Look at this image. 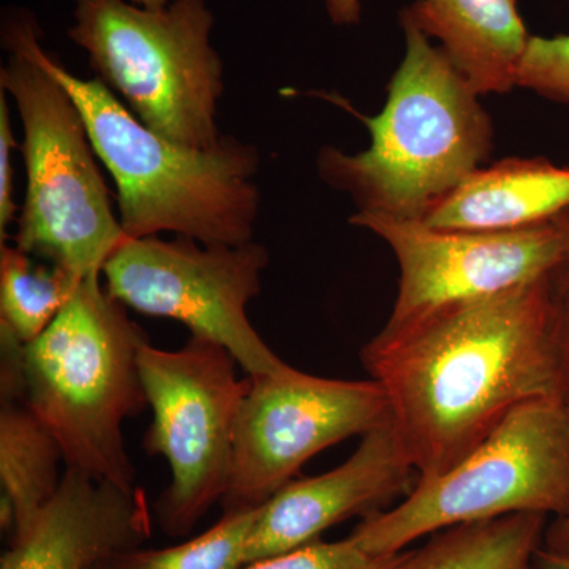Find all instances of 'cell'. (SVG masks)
Instances as JSON below:
<instances>
[{"label": "cell", "mask_w": 569, "mask_h": 569, "mask_svg": "<svg viewBox=\"0 0 569 569\" xmlns=\"http://www.w3.org/2000/svg\"><path fill=\"white\" fill-rule=\"evenodd\" d=\"M406 58L389 82L376 118H362L369 149L325 148L321 179L350 194L358 212L422 219L479 170L492 149V122L479 93L440 48L410 21Z\"/></svg>", "instance_id": "3957f363"}, {"label": "cell", "mask_w": 569, "mask_h": 569, "mask_svg": "<svg viewBox=\"0 0 569 569\" xmlns=\"http://www.w3.org/2000/svg\"><path fill=\"white\" fill-rule=\"evenodd\" d=\"M0 526L22 537L61 486L62 449L24 400L0 399ZM10 541V542H11Z\"/></svg>", "instance_id": "2e32d148"}, {"label": "cell", "mask_w": 569, "mask_h": 569, "mask_svg": "<svg viewBox=\"0 0 569 569\" xmlns=\"http://www.w3.org/2000/svg\"><path fill=\"white\" fill-rule=\"evenodd\" d=\"M561 277H563L567 282H569V257L567 263H565L563 268L560 269Z\"/></svg>", "instance_id": "83f0119b"}, {"label": "cell", "mask_w": 569, "mask_h": 569, "mask_svg": "<svg viewBox=\"0 0 569 569\" xmlns=\"http://www.w3.org/2000/svg\"><path fill=\"white\" fill-rule=\"evenodd\" d=\"M567 408L569 413V396L567 399ZM542 548L550 552L565 553L569 556V512L568 515L556 518L549 523L545 533V542Z\"/></svg>", "instance_id": "603a6c76"}, {"label": "cell", "mask_w": 569, "mask_h": 569, "mask_svg": "<svg viewBox=\"0 0 569 569\" xmlns=\"http://www.w3.org/2000/svg\"><path fill=\"white\" fill-rule=\"evenodd\" d=\"M20 148L14 141L9 100L0 89V246L9 238L11 223L18 220V206L14 203L13 151Z\"/></svg>", "instance_id": "7402d4cb"}, {"label": "cell", "mask_w": 569, "mask_h": 569, "mask_svg": "<svg viewBox=\"0 0 569 569\" xmlns=\"http://www.w3.org/2000/svg\"><path fill=\"white\" fill-rule=\"evenodd\" d=\"M389 419L387 391L373 378L335 380L291 366L274 376L250 377L236 422L223 512L261 507L318 452L365 437Z\"/></svg>", "instance_id": "30bf717a"}, {"label": "cell", "mask_w": 569, "mask_h": 569, "mask_svg": "<svg viewBox=\"0 0 569 569\" xmlns=\"http://www.w3.org/2000/svg\"><path fill=\"white\" fill-rule=\"evenodd\" d=\"M537 569H569V556L541 548L537 553Z\"/></svg>", "instance_id": "d4e9b609"}, {"label": "cell", "mask_w": 569, "mask_h": 569, "mask_svg": "<svg viewBox=\"0 0 569 569\" xmlns=\"http://www.w3.org/2000/svg\"><path fill=\"white\" fill-rule=\"evenodd\" d=\"M417 468L391 419L362 437L353 455L318 477L291 481L261 507L247 565L291 552L355 516L373 515L415 488Z\"/></svg>", "instance_id": "7c38bea8"}, {"label": "cell", "mask_w": 569, "mask_h": 569, "mask_svg": "<svg viewBox=\"0 0 569 569\" xmlns=\"http://www.w3.org/2000/svg\"><path fill=\"white\" fill-rule=\"evenodd\" d=\"M522 512H569V413L561 400L516 408L458 466L417 481L399 507L367 516L350 538L388 556L449 527Z\"/></svg>", "instance_id": "52a82bcc"}, {"label": "cell", "mask_w": 569, "mask_h": 569, "mask_svg": "<svg viewBox=\"0 0 569 569\" xmlns=\"http://www.w3.org/2000/svg\"><path fill=\"white\" fill-rule=\"evenodd\" d=\"M560 274H561V272H560ZM565 301H567V307H568V312H569V282H567V280H565Z\"/></svg>", "instance_id": "f1b7e54d"}, {"label": "cell", "mask_w": 569, "mask_h": 569, "mask_svg": "<svg viewBox=\"0 0 569 569\" xmlns=\"http://www.w3.org/2000/svg\"><path fill=\"white\" fill-rule=\"evenodd\" d=\"M263 507V505H261ZM261 507L223 512L200 537L167 549H137L118 559L122 569H242Z\"/></svg>", "instance_id": "d6986e66"}, {"label": "cell", "mask_w": 569, "mask_h": 569, "mask_svg": "<svg viewBox=\"0 0 569 569\" xmlns=\"http://www.w3.org/2000/svg\"><path fill=\"white\" fill-rule=\"evenodd\" d=\"M78 284L59 266L40 263L17 246H0V335L29 346L47 331Z\"/></svg>", "instance_id": "ac0fdd59"}, {"label": "cell", "mask_w": 569, "mask_h": 569, "mask_svg": "<svg viewBox=\"0 0 569 569\" xmlns=\"http://www.w3.org/2000/svg\"><path fill=\"white\" fill-rule=\"evenodd\" d=\"M418 481L458 466L516 408L569 396L560 271L402 326L361 350Z\"/></svg>", "instance_id": "6da1fadb"}, {"label": "cell", "mask_w": 569, "mask_h": 569, "mask_svg": "<svg viewBox=\"0 0 569 569\" xmlns=\"http://www.w3.org/2000/svg\"><path fill=\"white\" fill-rule=\"evenodd\" d=\"M0 89L20 112L28 189L14 246L81 282L100 277L127 239L77 103L26 52L11 50Z\"/></svg>", "instance_id": "8992f818"}, {"label": "cell", "mask_w": 569, "mask_h": 569, "mask_svg": "<svg viewBox=\"0 0 569 569\" xmlns=\"http://www.w3.org/2000/svg\"><path fill=\"white\" fill-rule=\"evenodd\" d=\"M350 223L380 236L399 263L388 329L556 274L569 257V211L512 231L437 230L419 219L369 212H356Z\"/></svg>", "instance_id": "8fae6325"}, {"label": "cell", "mask_w": 569, "mask_h": 569, "mask_svg": "<svg viewBox=\"0 0 569 569\" xmlns=\"http://www.w3.org/2000/svg\"><path fill=\"white\" fill-rule=\"evenodd\" d=\"M134 6L144 7V9H163L167 7L168 0H130Z\"/></svg>", "instance_id": "484cf974"}, {"label": "cell", "mask_w": 569, "mask_h": 569, "mask_svg": "<svg viewBox=\"0 0 569 569\" xmlns=\"http://www.w3.org/2000/svg\"><path fill=\"white\" fill-rule=\"evenodd\" d=\"M127 310L100 277L81 280L22 350V400L58 440L66 468L137 490L123 422L149 407L140 350L151 340Z\"/></svg>", "instance_id": "277c9868"}, {"label": "cell", "mask_w": 569, "mask_h": 569, "mask_svg": "<svg viewBox=\"0 0 569 569\" xmlns=\"http://www.w3.org/2000/svg\"><path fill=\"white\" fill-rule=\"evenodd\" d=\"M569 211V167L507 159L468 176L422 222L447 231H512Z\"/></svg>", "instance_id": "9a60e30c"}, {"label": "cell", "mask_w": 569, "mask_h": 569, "mask_svg": "<svg viewBox=\"0 0 569 569\" xmlns=\"http://www.w3.org/2000/svg\"><path fill=\"white\" fill-rule=\"evenodd\" d=\"M32 13L9 11L2 22L7 50L31 56L77 103L93 149L116 183L127 238L174 233L208 246L253 241L260 211L254 176L260 152L234 137L193 149L144 126L100 80H82L43 50Z\"/></svg>", "instance_id": "7a4b0ae2"}, {"label": "cell", "mask_w": 569, "mask_h": 569, "mask_svg": "<svg viewBox=\"0 0 569 569\" xmlns=\"http://www.w3.org/2000/svg\"><path fill=\"white\" fill-rule=\"evenodd\" d=\"M268 250L257 242L208 246L176 236L127 238L103 266L104 287L127 309L179 321L192 337L230 351L250 377L282 372L283 362L250 323Z\"/></svg>", "instance_id": "9c48e42d"}, {"label": "cell", "mask_w": 569, "mask_h": 569, "mask_svg": "<svg viewBox=\"0 0 569 569\" xmlns=\"http://www.w3.org/2000/svg\"><path fill=\"white\" fill-rule=\"evenodd\" d=\"M236 367L230 351L197 337L179 350L141 347L152 410L142 449L170 468V482L153 505L168 537L189 535L230 489L236 422L250 387V377L239 378Z\"/></svg>", "instance_id": "ba28073f"}, {"label": "cell", "mask_w": 569, "mask_h": 569, "mask_svg": "<svg viewBox=\"0 0 569 569\" xmlns=\"http://www.w3.org/2000/svg\"><path fill=\"white\" fill-rule=\"evenodd\" d=\"M548 519L522 512L449 527L411 550L403 569H537Z\"/></svg>", "instance_id": "e0dca14e"}, {"label": "cell", "mask_w": 569, "mask_h": 569, "mask_svg": "<svg viewBox=\"0 0 569 569\" xmlns=\"http://www.w3.org/2000/svg\"><path fill=\"white\" fill-rule=\"evenodd\" d=\"M516 86L569 103V36L530 37Z\"/></svg>", "instance_id": "44dd1931"}, {"label": "cell", "mask_w": 569, "mask_h": 569, "mask_svg": "<svg viewBox=\"0 0 569 569\" xmlns=\"http://www.w3.org/2000/svg\"><path fill=\"white\" fill-rule=\"evenodd\" d=\"M89 569H122V568L119 567L118 561L114 560V561H107V563L97 565V567H92Z\"/></svg>", "instance_id": "4316f807"}, {"label": "cell", "mask_w": 569, "mask_h": 569, "mask_svg": "<svg viewBox=\"0 0 569 569\" xmlns=\"http://www.w3.org/2000/svg\"><path fill=\"white\" fill-rule=\"evenodd\" d=\"M410 552L402 550L376 556L359 548L350 537L332 542L317 539L302 548L254 561L242 569H403Z\"/></svg>", "instance_id": "ffe728a7"}, {"label": "cell", "mask_w": 569, "mask_h": 569, "mask_svg": "<svg viewBox=\"0 0 569 569\" xmlns=\"http://www.w3.org/2000/svg\"><path fill=\"white\" fill-rule=\"evenodd\" d=\"M73 43L112 93L149 129L193 149H212L223 96V62L213 48L206 0L144 9L130 0H77Z\"/></svg>", "instance_id": "5b68a950"}, {"label": "cell", "mask_w": 569, "mask_h": 569, "mask_svg": "<svg viewBox=\"0 0 569 569\" xmlns=\"http://www.w3.org/2000/svg\"><path fill=\"white\" fill-rule=\"evenodd\" d=\"M326 9L337 26H355L361 21V0H326Z\"/></svg>", "instance_id": "cb8c5ba5"}, {"label": "cell", "mask_w": 569, "mask_h": 569, "mask_svg": "<svg viewBox=\"0 0 569 569\" xmlns=\"http://www.w3.org/2000/svg\"><path fill=\"white\" fill-rule=\"evenodd\" d=\"M152 518L140 489L126 490L80 471L63 470L61 486L0 569H89L141 549Z\"/></svg>", "instance_id": "4fadbf2b"}, {"label": "cell", "mask_w": 569, "mask_h": 569, "mask_svg": "<svg viewBox=\"0 0 569 569\" xmlns=\"http://www.w3.org/2000/svg\"><path fill=\"white\" fill-rule=\"evenodd\" d=\"M479 93L511 91L530 36L516 0H417L400 11Z\"/></svg>", "instance_id": "5bb4252c"}]
</instances>
